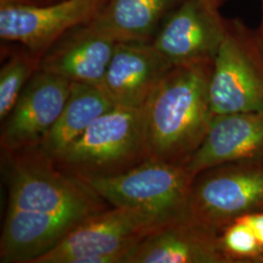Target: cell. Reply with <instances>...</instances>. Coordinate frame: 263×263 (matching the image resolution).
Instances as JSON below:
<instances>
[{"label":"cell","instance_id":"16","mask_svg":"<svg viewBox=\"0 0 263 263\" xmlns=\"http://www.w3.org/2000/svg\"><path fill=\"white\" fill-rule=\"evenodd\" d=\"M179 0H106L87 27L117 43H151Z\"/></svg>","mask_w":263,"mask_h":263},{"label":"cell","instance_id":"10","mask_svg":"<svg viewBox=\"0 0 263 263\" xmlns=\"http://www.w3.org/2000/svg\"><path fill=\"white\" fill-rule=\"evenodd\" d=\"M71 86L63 77L38 69L4 120L2 151L15 152L39 145L63 111Z\"/></svg>","mask_w":263,"mask_h":263},{"label":"cell","instance_id":"5","mask_svg":"<svg viewBox=\"0 0 263 263\" xmlns=\"http://www.w3.org/2000/svg\"><path fill=\"white\" fill-rule=\"evenodd\" d=\"M161 226L140 210L106 209L86 217L33 263H124L132 249Z\"/></svg>","mask_w":263,"mask_h":263},{"label":"cell","instance_id":"19","mask_svg":"<svg viewBox=\"0 0 263 263\" xmlns=\"http://www.w3.org/2000/svg\"><path fill=\"white\" fill-rule=\"evenodd\" d=\"M222 253L229 263H263V251L253 230L240 219L219 233Z\"/></svg>","mask_w":263,"mask_h":263},{"label":"cell","instance_id":"22","mask_svg":"<svg viewBox=\"0 0 263 263\" xmlns=\"http://www.w3.org/2000/svg\"><path fill=\"white\" fill-rule=\"evenodd\" d=\"M212 9L219 10V8L226 3L227 0H201Z\"/></svg>","mask_w":263,"mask_h":263},{"label":"cell","instance_id":"6","mask_svg":"<svg viewBox=\"0 0 263 263\" xmlns=\"http://www.w3.org/2000/svg\"><path fill=\"white\" fill-rule=\"evenodd\" d=\"M209 95L214 115L263 111V54L255 32L228 21L214 60Z\"/></svg>","mask_w":263,"mask_h":263},{"label":"cell","instance_id":"9","mask_svg":"<svg viewBox=\"0 0 263 263\" xmlns=\"http://www.w3.org/2000/svg\"><path fill=\"white\" fill-rule=\"evenodd\" d=\"M228 20L201 0H182L151 42L171 67L213 62L227 32Z\"/></svg>","mask_w":263,"mask_h":263},{"label":"cell","instance_id":"14","mask_svg":"<svg viewBox=\"0 0 263 263\" xmlns=\"http://www.w3.org/2000/svg\"><path fill=\"white\" fill-rule=\"evenodd\" d=\"M117 42L83 25L42 55L39 69L72 83L101 86Z\"/></svg>","mask_w":263,"mask_h":263},{"label":"cell","instance_id":"7","mask_svg":"<svg viewBox=\"0 0 263 263\" xmlns=\"http://www.w3.org/2000/svg\"><path fill=\"white\" fill-rule=\"evenodd\" d=\"M263 211V161L228 163L193 178L188 217L220 233L241 216Z\"/></svg>","mask_w":263,"mask_h":263},{"label":"cell","instance_id":"3","mask_svg":"<svg viewBox=\"0 0 263 263\" xmlns=\"http://www.w3.org/2000/svg\"><path fill=\"white\" fill-rule=\"evenodd\" d=\"M5 153L8 155V210L89 216L107 209L105 201L59 169L39 145Z\"/></svg>","mask_w":263,"mask_h":263},{"label":"cell","instance_id":"12","mask_svg":"<svg viewBox=\"0 0 263 263\" xmlns=\"http://www.w3.org/2000/svg\"><path fill=\"white\" fill-rule=\"evenodd\" d=\"M124 263H229L219 233L190 217L151 231L126 255Z\"/></svg>","mask_w":263,"mask_h":263},{"label":"cell","instance_id":"15","mask_svg":"<svg viewBox=\"0 0 263 263\" xmlns=\"http://www.w3.org/2000/svg\"><path fill=\"white\" fill-rule=\"evenodd\" d=\"M86 217L7 210L0 240V262H34Z\"/></svg>","mask_w":263,"mask_h":263},{"label":"cell","instance_id":"17","mask_svg":"<svg viewBox=\"0 0 263 263\" xmlns=\"http://www.w3.org/2000/svg\"><path fill=\"white\" fill-rule=\"evenodd\" d=\"M114 107L101 87L72 83L63 111L39 146L55 159L99 117Z\"/></svg>","mask_w":263,"mask_h":263},{"label":"cell","instance_id":"20","mask_svg":"<svg viewBox=\"0 0 263 263\" xmlns=\"http://www.w3.org/2000/svg\"><path fill=\"white\" fill-rule=\"evenodd\" d=\"M237 219L242 220L253 230L263 251V211L251 213Z\"/></svg>","mask_w":263,"mask_h":263},{"label":"cell","instance_id":"1","mask_svg":"<svg viewBox=\"0 0 263 263\" xmlns=\"http://www.w3.org/2000/svg\"><path fill=\"white\" fill-rule=\"evenodd\" d=\"M213 62L174 66L143 105L149 157L184 165L214 118L209 86Z\"/></svg>","mask_w":263,"mask_h":263},{"label":"cell","instance_id":"13","mask_svg":"<svg viewBox=\"0 0 263 263\" xmlns=\"http://www.w3.org/2000/svg\"><path fill=\"white\" fill-rule=\"evenodd\" d=\"M171 68L152 43H117L100 87L115 106L141 108Z\"/></svg>","mask_w":263,"mask_h":263},{"label":"cell","instance_id":"2","mask_svg":"<svg viewBox=\"0 0 263 263\" xmlns=\"http://www.w3.org/2000/svg\"><path fill=\"white\" fill-rule=\"evenodd\" d=\"M149 158L143 107L115 106L53 160L62 172L81 180L116 176Z\"/></svg>","mask_w":263,"mask_h":263},{"label":"cell","instance_id":"4","mask_svg":"<svg viewBox=\"0 0 263 263\" xmlns=\"http://www.w3.org/2000/svg\"><path fill=\"white\" fill-rule=\"evenodd\" d=\"M79 181L113 207L140 210L164 226L188 216L193 177L184 165L149 158L116 176Z\"/></svg>","mask_w":263,"mask_h":263},{"label":"cell","instance_id":"11","mask_svg":"<svg viewBox=\"0 0 263 263\" xmlns=\"http://www.w3.org/2000/svg\"><path fill=\"white\" fill-rule=\"evenodd\" d=\"M263 161V111L215 115L207 135L184 164L194 178L205 170Z\"/></svg>","mask_w":263,"mask_h":263},{"label":"cell","instance_id":"18","mask_svg":"<svg viewBox=\"0 0 263 263\" xmlns=\"http://www.w3.org/2000/svg\"><path fill=\"white\" fill-rule=\"evenodd\" d=\"M41 57L29 51L9 57L0 70V120L4 121L26 85L39 69Z\"/></svg>","mask_w":263,"mask_h":263},{"label":"cell","instance_id":"21","mask_svg":"<svg viewBox=\"0 0 263 263\" xmlns=\"http://www.w3.org/2000/svg\"><path fill=\"white\" fill-rule=\"evenodd\" d=\"M261 10H262L261 22H260V25H259V28L257 29V31H255V36H256L258 46L260 48L263 54V0H261Z\"/></svg>","mask_w":263,"mask_h":263},{"label":"cell","instance_id":"8","mask_svg":"<svg viewBox=\"0 0 263 263\" xmlns=\"http://www.w3.org/2000/svg\"><path fill=\"white\" fill-rule=\"evenodd\" d=\"M106 0H59L38 5L28 0H0V37L39 57L60 38L94 17Z\"/></svg>","mask_w":263,"mask_h":263}]
</instances>
